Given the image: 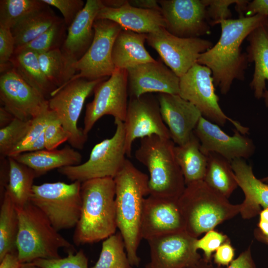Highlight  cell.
Listing matches in <instances>:
<instances>
[{"mask_svg": "<svg viewBox=\"0 0 268 268\" xmlns=\"http://www.w3.org/2000/svg\"><path fill=\"white\" fill-rule=\"evenodd\" d=\"M104 6L119 8L128 2L127 0H101Z\"/></svg>", "mask_w": 268, "mask_h": 268, "instance_id": "f5cc1de1", "label": "cell"}, {"mask_svg": "<svg viewBox=\"0 0 268 268\" xmlns=\"http://www.w3.org/2000/svg\"><path fill=\"white\" fill-rule=\"evenodd\" d=\"M129 4L133 6L144 8L156 9L161 11V8L158 0H130Z\"/></svg>", "mask_w": 268, "mask_h": 268, "instance_id": "f907efd6", "label": "cell"}, {"mask_svg": "<svg viewBox=\"0 0 268 268\" xmlns=\"http://www.w3.org/2000/svg\"><path fill=\"white\" fill-rule=\"evenodd\" d=\"M231 163L238 186L245 195L240 213L243 219L252 218L260 214L262 207L268 208V185L256 177L245 159H236Z\"/></svg>", "mask_w": 268, "mask_h": 268, "instance_id": "cb8c5ba5", "label": "cell"}, {"mask_svg": "<svg viewBox=\"0 0 268 268\" xmlns=\"http://www.w3.org/2000/svg\"><path fill=\"white\" fill-rule=\"evenodd\" d=\"M22 265L17 251L8 253L0 260V268H21Z\"/></svg>", "mask_w": 268, "mask_h": 268, "instance_id": "681fc988", "label": "cell"}, {"mask_svg": "<svg viewBox=\"0 0 268 268\" xmlns=\"http://www.w3.org/2000/svg\"><path fill=\"white\" fill-rule=\"evenodd\" d=\"M127 70L130 97L152 92L179 95L180 78L161 61L140 64Z\"/></svg>", "mask_w": 268, "mask_h": 268, "instance_id": "ffe728a7", "label": "cell"}, {"mask_svg": "<svg viewBox=\"0 0 268 268\" xmlns=\"http://www.w3.org/2000/svg\"><path fill=\"white\" fill-rule=\"evenodd\" d=\"M18 218L16 208L4 194L0 208V260L8 253L17 251Z\"/></svg>", "mask_w": 268, "mask_h": 268, "instance_id": "d6a6232c", "label": "cell"}, {"mask_svg": "<svg viewBox=\"0 0 268 268\" xmlns=\"http://www.w3.org/2000/svg\"><path fill=\"white\" fill-rule=\"evenodd\" d=\"M94 98L86 106L84 133L88 135L95 123L105 115L124 121L128 107V74L127 69L115 68L108 79L95 87Z\"/></svg>", "mask_w": 268, "mask_h": 268, "instance_id": "7c38bea8", "label": "cell"}, {"mask_svg": "<svg viewBox=\"0 0 268 268\" xmlns=\"http://www.w3.org/2000/svg\"><path fill=\"white\" fill-rule=\"evenodd\" d=\"M93 29L94 36L90 46L73 65L78 73L66 84L78 78L94 80L106 78L110 76L114 71L116 68L112 61V50L116 38L123 28L112 21L96 19Z\"/></svg>", "mask_w": 268, "mask_h": 268, "instance_id": "8fae6325", "label": "cell"}, {"mask_svg": "<svg viewBox=\"0 0 268 268\" xmlns=\"http://www.w3.org/2000/svg\"><path fill=\"white\" fill-rule=\"evenodd\" d=\"M147 34L122 29L114 42L112 61L116 68L128 69L156 61L144 47Z\"/></svg>", "mask_w": 268, "mask_h": 268, "instance_id": "484cf974", "label": "cell"}, {"mask_svg": "<svg viewBox=\"0 0 268 268\" xmlns=\"http://www.w3.org/2000/svg\"><path fill=\"white\" fill-rule=\"evenodd\" d=\"M264 26L265 27V28H266L268 32V19L267 20L266 23L265 24Z\"/></svg>", "mask_w": 268, "mask_h": 268, "instance_id": "94428289", "label": "cell"}, {"mask_svg": "<svg viewBox=\"0 0 268 268\" xmlns=\"http://www.w3.org/2000/svg\"><path fill=\"white\" fill-rule=\"evenodd\" d=\"M178 201L150 195L144 199L140 225L141 239L148 241L185 231V222Z\"/></svg>", "mask_w": 268, "mask_h": 268, "instance_id": "d6986e66", "label": "cell"}, {"mask_svg": "<svg viewBox=\"0 0 268 268\" xmlns=\"http://www.w3.org/2000/svg\"><path fill=\"white\" fill-rule=\"evenodd\" d=\"M207 165L203 181L210 188L228 198L238 186L230 161L220 155H207Z\"/></svg>", "mask_w": 268, "mask_h": 268, "instance_id": "1f68e13d", "label": "cell"}, {"mask_svg": "<svg viewBox=\"0 0 268 268\" xmlns=\"http://www.w3.org/2000/svg\"><path fill=\"white\" fill-rule=\"evenodd\" d=\"M7 157L9 169L4 193L9 197L16 208H21L29 202L34 180L37 177L29 167L12 157Z\"/></svg>", "mask_w": 268, "mask_h": 268, "instance_id": "f546056e", "label": "cell"}, {"mask_svg": "<svg viewBox=\"0 0 268 268\" xmlns=\"http://www.w3.org/2000/svg\"><path fill=\"white\" fill-rule=\"evenodd\" d=\"M114 123L116 131L114 135L95 144L86 161L78 165L61 168L58 171L72 182L82 183L103 178L114 179L127 159L124 123L115 120Z\"/></svg>", "mask_w": 268, "mask_h": 268, "instance_id": "ba28073f", "label": "cell"}, {"mask_svg": "<svg viewBox=\"0 0 268 268\" xmlns=\"http://www.w3.org/2000/svg\"><path fill=\"white\" fill-rule=\"evenodd\" d=\"M30 263L41 268H88V259L82 250L68 252L65 258L38 259Z\"/></svg>", "mask_w": 268, "mask_h": 268, "instance_id": "ab89813d", "label": "cell"}, {"mask_svg": "<svg viewBox=\"0 0 268 268\" xmlns=\"http://www.w3.org/2000/svg\"><path fill=\"white\" fill-rule=\"evenodd\" d=\"M38 55L43 73L57 88L65 85L75 74L73 66L67 60L60 49Z\"/></svg>", "mask_w": 268, "mask_h": 268, "instance_id": "836d02e7", "label": "cell"}, {"mask_svg": "<svg viewBox=\"0 0 268 268\" xmlns=\"http://www.w3.org/2000/svg\"><path fill=\"white\" fill-rule=\"evenodd\" d=\"M235 256V249L232 246L230 241L222 244L213 255V261L218 266H228L233 260Z\"/></svg>", "mask_w": 268, "mask_h": 268, "instance_id": "bcb514c9", "label": "cell"}, {"mask_svg": "<svg viewBox=\"0 0 268 268\" xmlns=\"http://www.w3.org/2000/svg\"><path fill=\"white\" fill-rule=\"evenodd\" d=\"M81 208L73 235L78 246L98 242L115 234L117 229L115 184L111 178L93 179L81 184Z\"/></svg>", "mask_w": 268, "mask_h": 268, "instance_id": "3957f363", "label": "cell"}, {"mask_svg": "<svg viewBox=\"0 0 268 268\" xmlns=\"http://www.w3.org/2000/svg\"><path fill=\"white\" fill-rule=\"evenodd\" d=\"M81 183L62 182L34 185L29 201L48 218L59 231L75 227L80 217Z\"/></svg>", "mask_w": 268, "mask_h": 268, "instance_id": "52a82bcc", "label": "cell"}, {"mask_svg": "<svg viewBox=\"0 0 268 268\" xmlns=\"http://www.w3.org/2000/svg\"><path fill=\"white\" fill-rule=\"evenodd\" d=\"M31 119L22 120L16 118L6 126L0 129V154L8 157L11 151L26 135Z\"/></svg>", "mask_w": 268, "mask_h": 268, "instance_id": "f35d334b", "label": "cell"}, {"mask_svg": "<svg viewBox=\"0 0 268 268\" xmlns=\"http://www.w3.org/2000/svg\"><path fill=\"white\" fill-rule=\"evenodd\" d=\"M123 123L127 156H131L133 143L137 138L157 135L171 139L161 115L157 98H154L150 93L131 97Z\"/></svg>", "mask_w": 268, "mask_h": 268, "instance_id": "5bb4252c", "label": "cell"}, {"mask_svg": "<svg viewBox=\"0 0 268 268\" xmlns=\"http://www.w3.org/2000/svg\"><path fill=\"white\" fill-rule=\"evenodd\" d=\"M246 17L261 14L268 17V0H254L249 1L245 10Z\"/></svg>", "mask_w": 268, "mask_h": 268, "instance_id": "c3c4849f", "label": "cell"}, {"mask_svg": "<svg viewBox=\"0 0 268 268\" xmlns=\"http://www.w3.org/2000/svg\"><path fill=\"white\" fill-rule=\"evenodd\" d=\"M21 268H41L37 267L34 265H32L31 263H25V264H23V265Z\"/></svg>", "mask_w": 268, "mask_h": 268, "instance_id": "680465c9", "label": "cell"}, {"mask_svg": "<svg viewBox=\"0 0 268 268\" xmlns=\"http://www.w3.org/2000/svg\"><path fill=\"white\" fill-rule=\"evenodd\" d=\"M0 99L15 118L27 121L48 107V100L26 83L11 67L1 73Z\"/></svg>", "mask_w": 268, "mask_h": 268, "instance_id": "2e32d148", "label": "cell"}, {"mask_svg": "<svg viewBox=\"0 0 268 268\" xmlns=\"http://www.w3.org/2000/svg\"><path fill=\"white\" fill-rule=\"evenodd\" d=\"M268 19L265 15L256 14L219 22L221 28L219 40L201 54L197 63L211 70L214 85L219 87L222 94L228 93L234 80L245 79L249 61L241 46L254 30L264 25Z\"/></svg>", "mask_w": 268, "mask_h": 268, "instance_id": "6da1fadb", "label": "cell"}, {"mask_svg": "<svg viewBox=\"0 0 268 268\" xmlns=\"http://www.w3.org/2000/svg\"><path fill=\"white\" fill-rule=\"evenodd\" d=\"M12 157L32 169L37 177L55 169L78 165L82 159L78 151L69 146L60 149L24 152Z\"/></svg>", "mask_w": 268, "mask_h": 268, "instance_id": "4316f807", "label": "cell"}, {"mask_svg": "<svg viewBox=\"0 0 268 268\" xmlns=\"http://www.w3.org/2000/svg\"><path fill=\"white\" fill-rule=\"evenodd\" d=\"M254 233L256 239L268 245V237L263 234L258 228L255 229Z\"/></svg>", "mask_w": 268, "mask_h": 268, "instance_id": "11a10c76", "label": "cell"}, {"mask_svg": "<svg viewBox=\"0 0 268 268\" xmlns=\"http://www.w3.org/2000/svg\"><path fill=\"white\" fill-rule=\"evenodd\" d=\"M206 14L210 25L217 24L223 20L231 19L232 13L229 6L240 4L243 0H205Z\"/></svg>", "mask_w": 268, "mask_h": 268, "instance_id": "b9f144b4", "label": "cell"}, {"mask_svg": "<svg viewBox=\"0 0 268 268\" xmlns=\"http://www.w3.org/2000/svg\"><path fill=\"white\" fill-rule=\"evenodd\" d=\"M10 63L17 73L46 99L57 89L43 73L37 53L30 50L15 53Z\"/></svg>", "mask_w": 268, "mask_h": 268, "instance_id": "83f0119b", "label": "cell"}, {"mask_svg": "<svg viewBox=\"0 0 268 268\" xmlns=\"http://www.w3.org/2000/svg\"><path fill=\"white\" fill-rule=\"evenodd\" d=\"M67 30L63 18H59L48 29L28 43L15 49L14 53L30 50L38 54L61 49Z\"/></svg>", "mask_w": 268, "mask_h": 268, "instance_id": "8d00e7d4", "label": "cell"}, {"mask_svg": "<svg viewBox=\"0 0 268 268\" xmlns=\"http://www.w3.org/2000/svg\"><path fill=\"white\" fill-rule=\"evenodd\" d=\"M47 5L42 0H0V26L11 29L22 18Z\"/></svg>", "mask_w": 268, "mask_h": 268, "instance_id": "d590c367", "label": "cell"}, {"mask_svg": "<svg viewBox=\"0 0 268 268\" xmlns=\"http://www.w3.org/2000/svg\"><path fill=\"white\" fill-rule=\"evenodd\" d=\"M230 136L218 125L201 116L194 131L201 144V150L207 155L216 153L229 161L236 159H248L255 152L253 140L237 130Z\"/></svg>", "mask_w": 268, "mask_h": 268, "instance_id": "e0dca14e", "label": "cell"}, {"mask_svg": "<svg viewBox=\"0 0 268 268\" xmlns=\"http://www.w3.org/2000/svg\"><path fill=\"white\" fill-rule=\"evenodd\" d=\"M187 268H214V267L211 261H208L204 258H201L195 265Z\"/></svg>", "mask_w": 268, "mask_h": 268, "instance_id": "db71d44e", "label": "cell"}, {"mask_svg": "<svg viewBox=\"0 0 268 268\" xmlns=\"http://www.w3.org/2000/svg\"><path fill=\"white\" fill-rule=\"evenodd\" d=\"M96 19H107L118 24L124 30L148 34L166 27L165 20L160 11L131 5L129 1L119 8L103 6ZM95 19V20H96Z\"/></svg>", "mask_w": 268, "mask_h": 268, "instance_id": "603a6c76", "label": "cell"}, {"mask_svg": "<svg viewBox=\"0 0 268 268\" xmlns=\"http://www.w3.org/2000/svg\"><path fill=\"white\" fill-rule=\"evenodd\" d=\"M157 100L171 139L177 145L184 144L193 134L202 116L201 113L178 94L158 93Z\"/></svg>", "mask_w": 268, "mask_h": 268, "instance_id": "44dd1931", "label": "cell"}, {"mask_svg": "<svg viewBox=\"0 0 268 268\" xmlns=\"http://www.w3.org/2000/svg\"><path fill=\"white\" fill-rule=\"evenodd\" d=\"M216 268H223L218 266ZM226 268H256L252 257L251 245L236 259L233 260Z\"/></svg>", "mask_w": 268, "mask_h": 268, "instance_id": "7dc6e473", "label": "cell"}, {"mask_svg": "<svg viewBox=\"0 0 268 268\" xmlns=\"http://www.w3.org/2000/svg\"><path fill=\"white\" fill-rule=\"evenodd\" d=\"M53 111L45 108L40 114L31 119L28 131L21 142L11 151L8 157L27 152L29 147L35 142L44 138V132Z\"/></svg>", "mask_w": 268, "mask_h": 268, "instance_id": "74e56055", "label": "cell"}, {"mask_svg": "<svg viewBox=\"0 0 268 268\" xmlns=\"http://www.w3.org/2000/svg\"><path fill=\"white\" fill-rule=\"evenodd\" d=\"M15 43L11 29L0 26V69L2 73L10 68V60L14 53Z\"/></svg>", "mask_w": 268, "mask_h": 268, "instance_id": "f6af8a7d", "label": "cell"}, {"mask_svg": "<svg viewBox=\"0 0 268 268\" xmlns=\"http://www.w3.org/2000/svg\"><path fill=\"white\" fill-rule=\"evenodd\" d=\"M16 210L18 218L16 249L22 264L30 263L38 259L60 258L61 248L66 249L67 252H76L74 246L30 201Z\"/></svg>", "mask_w": 268, "mask_h": 268, "instance_id": "8992f818", "label": "cell"}, {"mask_svg": "<svg viewBox=\"0 0 268 268\" xmlns=\"http://www.w3.org/2000/svg\"><path fill=\"white\" fill-rule=\"evenodd\" d=\"M174 153L186 185L203 180L208 158L201 151L200 142L194 133L186 143L175 146Z\"/></svg>", "mask_w": 268, "mask_h": 268, "instance_id": "f1b7e54d", "label": "cell"}, {"mask_svg": "<svg viewBox=\"0 0 268 268\" xmlns=\"http://www.w3.org/2000/svg\"><path fill=\"white\" fill-rule=\"evenodd\" d=\"M262 182L268 185V176L260 179Z\"/></svg>", "mask_w": 268, "mask_h": 268, "instance_id": "91938a15", "label": "cell"}, {"mask_svg": "<svg viewBox=\"0 0 268 268\" xmlns=\"http://www.w3.org/2000/svg\"><path fill=\"white\" fill-rule=\"evenodd\" d=\"M229 240L226 235L212 230L206 232L201 239L197 238L195 246L197 250L201 249L203 251V258L205 260L210 261L212 253L222 244Z\"/></svg>", "mask_w": 268, "mask_h": 268, "instance_id": "7bdbcfd3", "label": "cell"}, {"mask_svg": "<svg viewBox=\"0 0 268 268\" xmlns=\"http://www.w3.org/2000/svg\"><path fill=\"white\" fill-rule=\"evenodd\" d=\"M178 204L185 222V231L198 238L224 221L240 213L241 206L208 186L203 180L186 185Z\"/></svg>", "mask_w": 268, "mask_h": 268, "instance_id": "5b68a950", "label": "cell"}, {"mask_svg": "<svg viewBox=\"0 0 268 268\" xmlns=\"http://www.w3.org/2000/svg\"><path fill=\"white\" fill-rule=\"evenodd\" d=\"M195 238L185 231L157 237L147 241L152 268H187L201 258Z\"/></svg>", "mask_w": 268, "mask_h": 268, "instance_id": "ac0fdd59", "label": "cell"}, {"mask_svg": "<svg viewBox=\"0 0 268 268\" xmlns=\"http://www.w3.org/2000/svg\"><path fill=\"white\" fill-rule=\"evenodd\" d=\"M146 41L179 78L197 63L201 54L213 46L209 40L199 37H179L165 28L147 34Z\"/></svg>", "mask_w": 268, "mask_h": 268, "instance_id": "4fadbf2b", "label": "cell"}, {"mask_svg": "<svg viewBox=\"0 0 268 268\" xmlns=\"http://www.w3.org/2000/svg\"><path fill=\"white\" fill-rule=\"evenodd\" d=\"M14 117L3 106L0 107V129L3 128L9 124L14 119Z\"/></svg>", "mask_w": 268, "mask_h": 268, "instance_id": "816d5d0a", "label": "cell"}, {"mask_svg": "<svg viewBox=\"0 0 268 268\" xmlns=\"http://www.w3.org/2000/svg\"><path fill=\"white\" fill-rule=\"evenodd\" d=\"M165 29L181 38H195L210 33L205 0H158Z\"/></svg>", "mask_w": 268, "mask_h": 268, "instance_id": "9a60e30c", "label": "cell"}, {"mask_svg": "<svg viewBox=\"0 0 268 268\" xmlns=\"http://www.w3.org/2000/svg\"><path fill=\"white\" fill-rule=\"evenodd\" d=\"M258 226L261 232L268 237V222L259 220Z\"/></svg>", "mask_w": 268, "mask_h": 268, "instance_id": "9f6ffc18", "label": "cell"}, {"mask_svg": "<svg viewBox=\"0 0 268 268\" xmlns=\"http://www.w3.org/2000/svg\"><path fill=\"white\" fill-rule=\"evenodd\" d=\"M42 1L47 5L54 6L60 10L67 28L85 5L82 0H42Z\"/></svg>", "mask_w": 268, "mask_h": 268, "instance_id": "ee69618b", "label": "cell"}, {"mask_svg": "<svg viewBox=\"0 0 268 268\" xmlns=\"http://www.w3.org/2000/svg\"><path fill=\"white\" fill-rule=\"evenodd\" d=\"M148 176L128 159L116 177L115 207L117 229L125 244L132 266L137 267V250L140 240V225L143 202L149 195Z\"/></svg>", "mask_w": 268, "mask_h": 268, "instance_id": "7a4b0ae2", "label": "cell"}, {"mask_svg": "<svg viewBox=\"0 0 268 268\" xmlns=\"http://www.w3.org/2000/svg\"><path fill=\"white\" fill-rule=\"evenodd\" d=\"M103 6L101 0H87L67 28L66 38L60 50L72 66L90 46L94 36L93 24Z\"/></svg>", "mask_w": 268, "mask_h": 268, "instance_id": "7402d4cb", "label": "cell"}, {"mask_svg": "<svg viewBox=\"0 0 268 268\" xmlns=\"http://www.w3.org/2000/svg\"><path fill=\"white\" fill-rule=\"evenodd\" d=\"M249 63H254V72L250 86L258 99L264 98L268 107V32L264 25L254 30L247 37Z\"/></svg>", "mask_w": 268, "mask_h": 268, "instance_id": "d4e9b609", "label": "cell"}, {"mask_svg": "<svg viewBox=\"0 0 268 268\" xmlns=\"http://www.w3.org/2000/svg\"><path fill=\"white\" fill-rule=\"evenodd\" d=\"M123 238L119 231L105 239L99 258L91 268H132Z\"/></svg>", "mask_w": 268, "mask_h": 268, "instance_id": "e575fe53", "label": "cell"}, {"mask_svg": "<svg viewBox=\"0 0 268 268\" xmlns=\"http://www.w3.org/2000/svg\"><path fill=\"white\" fill-rule=\"evenodd\" d=\"M106 79L107 77L94 80L74 79L53 91L48 99L49 108L57 115L67 133V141L73 148L82 149L87 139L88 135L77 125L85 101L97 85Z\"/></svg>", "mask_w": 268, "mask_h": 268, "instance_id": "9c48e42d", "label": "cell"}, {"mask_svg": "<svg viewBox=\"0 0 268 268\" xmlns=\"http://www.w3.org/2000/svg\"><path fill=\"white\" fill-rule=\"evenodd\" d=\"M175 146L171 139L157 135L140 139L135 157L148 171L149 195L178 201L183 194L186 185Z\"/></svg>", "mask_w": 268, "mask_h": 268, "instance_id": "277c9868", "label": "cell"}, {"mask_svg": "<svg viewBox=\"0 0 268 268\" xmlns=\"http://www.w3.org/2000/svg\"><path fill=\"white\" fill-rule=\"evenodd\" d=\"M145 268H152L150 263L148 264L145 267Z\"/></svg>", "mask_w": 268, "mask_h": 268, "instance_id": "6125c7cd", "label": "cell"}, {"mask_svg": "<svg viewBox=\"0 0 268 268\" xmlns=\"http://www.w3.org/2000/svg\"><path fill=\"white\" fill-rule=\"evenodd\" d=\"M47 5L20 20L11 29L15 48L22 46L44 32L59 19Z\"/></svg>", "mask_w": 268, "mask_h": 268, "instance_id": "4dcf8cb0", "label": "cell"}, {"mask_svg": "<svg viewBox=\"0 0 268 268\" xmlns=\"http://www.w3.org/2000/svg\"><path fill=\"white\" fill-rule=\"evenodd\" d=\"M260 220L268 222V208H264L259 214Z\"/></svg>", "mask_w": 268, "mask_h": 268, "instance_id": "6f0895ef", "label": "cell"}, {"mask_svg": "<svg viewBox=\"0 0 268 268\" xmlns=\"http://www.w3.org/2000/svg\"><path fill=\"white\" fill-rule=\"evenodd\" d=\"M44 138L45 149L47 150L57 149L60 144L68 141L67 133L54 111L45 128Z\"/></svg>", "mask_w": 268, "mask_h": 268, "instance_id": "60d3db41", "label": "cell"}, {"mask_svg": "<svg viewBox=\"0 0 268 268\" xmlns=\"http://www.w3.org/2000/svg\"><path fill=\"white\" fill-rule=\"evenodd\" d=\"M214 87L211 70L197 63L180 77L179 95L196 106L207 120L221 126L228 121L241 133L247 134L249 131L248 127L229 118L223 112Z\"/></svg>", "mask_w": 268, "mask_h": 268, "instance_id": "30bf717a", "label": "cell"}]
</instances>
